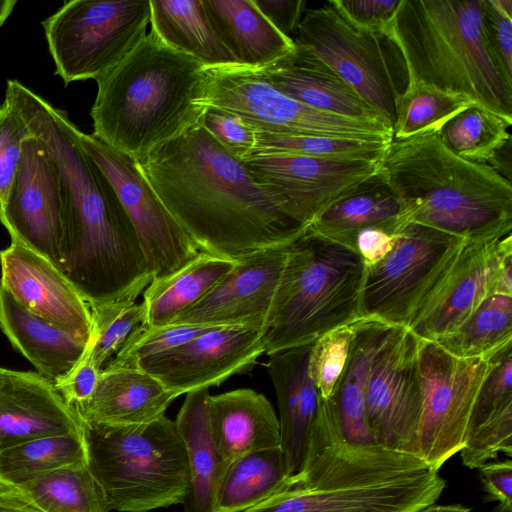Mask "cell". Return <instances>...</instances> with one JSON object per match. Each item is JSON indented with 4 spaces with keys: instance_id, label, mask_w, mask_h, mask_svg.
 <instances>
[{
    "instance_id": "1",
    "label": "cell",
    "mask_w": 512,
    "mask_h": 512,
    "mask_svg": "<svg viewBox=\"0 0 512 512\" xmlns=\"http://www.w3.org/2000/svg\"><path fill=\"white\" fill-rule=\"evenodd\" d=\"M7 98L53 154L63 187L61 271L90 306L143 293L152 277L134 226L104 172L76 139L65 111L18 80Z\"/></svg>"
},
{
    "instance_id": "2",
    "label": "cell",
    "mask_w": 512,
    "mask_h": 512,
    "mask_svg": "<svg viewBox=\"0 0 512 512\" xmlns=\"http://www.w3.org/2000/svg\"><path fill=\"white\" fill-rule=\"evenodd\" d=\"M141 171L200 251L238 260L289 245L307 229L202 126L138 161Z\"/></svg>"
},
{
    "instance_id": "3",
    "label": "cell",
    "mask_w": 512,
    "mask_h": 512,
    "mask_svg": "<svg viewBox=\"0 0 512 512\" xmlns=\"http://www.w3.org/2000/svg\"><path fill=\"white\" fill-rule=\"evenodd\" d=\"M445 485L420 457L346 441L321 398L302 469L250 512H418L436 504Z\"/></svg>"
},
{
    "instance_id": "4",
    "label": "cell",
    "mask_w": 512,
    "mask_h": 512,
    "mask_svg": "<svg viewBox=\"0 0 512 512\" xmlns=\"http://www.w3.org/2000/svg\"><path fill=\"white\" fill-rule=\"evenodd\" d=\"M207 68L152 31L97 81L90 112L96 137L139 161L201 122Z\"/></svg>"
},
{
    "instance_id": "5",
    "label": "cell",
    "mask_w": 512,
    "mask_h": 512,
    "mask_svg": "<svg viewBox=\"0 0 512 512\" xmlns=\"http://www.w3.org/2000/svg\"><path fill=\"white\" fill-rule=\"evenodd\" d=\"M381 171L405 204L409 223L472 242L511 234V182L486 163L456 156L438 133L392 139Z\"/></svg>"
},
{
    "instance_id": "6",
    "label": "cell",
    "mask_w": 512,
    "mask_h": 512,
    "mask_svg": "<svg viewBox=\"0 0 512 512\" xmlns=\"http://www.w3.org/2000/svg\"><path fill=\"white\" fill-rule=\"evenodd\" d=\"M482 16L483 0H401L383 35L407 80L464 94L512 124V80L487 43Z\"/></svg>"
},
{
    "instance_id": "7",
    "label": "cell",
    "mask_w": 512,
    "mask_h": 512,
    "mask_svg": "<svg viewBox=\"0 0 512 512\" xmlns=\"http://www.w3.org/2000/svg\"><path fill=\"white\" fill-rule=\"evenodd\" d=\"M365 265L352 249L308 229L286 247V259L262 327L267 355L310 345L362 318Z\"/></svg>"
},
{
    "instance_id": "8",
    "label": "cell",
    "mask_w": 512,
    "mask_h": 512,
    "mask_svg": "<svg viewBox=\"0 0 512 512\" xmlns=\"http://www.w3.org/2000/svg\"><path fill=\"white\" fill-rule=\"evenodd\" d=\"M83 425L88 465L110 510L149 512L184 503L188 459L175 421L164 415L142 425Z\"/></svg>"
},
{
    "instance_id": "9",
    "label": "cell",
    "mask_w": 512,
    "mask_h": 512,
    "mask_svg": "<svg viewBox=\"0 0 512 512\" xmlns=\"http://www.w3.org/2000/svg\"><path fill=\"white\" fill-rule=\"evenodd\" d=\"M150 0H72L42 22L66 84L106 75L146 36Z\"/></svg>"
},
{
    "instance_id": "10",
    "label": "cell",
    "mask_w": 512,
    "mask_h": 512,
    "mask_svg": "<svg viewBox=\"0 0 512 512\" xmlns=\"http://www.w3.org/2000/svg\"><path fill=\"white\" fill-rule=\"evenodd\" d=\"M465 240L408 223L392 250L365 267L362 315L408 328L452 267Z\"/></svg>"
},
{
    "instance_id": "11",
    "label": "cell",
    "mask_w": 512,
    "mask_h": 512,
    "mask_svg": "<svg viewBox=\"0 0 512 512\" xmlns=\"http://www.w3.org/2000/svg\"><path fill=\"white\" fill-rule=\"evenodd\" d=\"M293 41L327 64L393 125L394 101L403 90L400 80L407 84V73L389 39L353 26L328 2L305 13Z\"/></svg>"
},
{
    "instance_id": "12",
    "label": "cell",
    "mask_w": 512,
    "mask_h": 512,
    "mask_svg": "<svg viewBox=\"0 0 512 512\" xmlns=\"http://www.w3.org/2000/svg\"><path fill=\"white\" fill-rule=\"evenodd\" d=\"M207 105L239 116L252 128L275 135L391 141L392 128L327 114L276 89L260 70L241 65L208 69Z\"/></svg>"
},
{
    "instance_id": "13",
    "label": "cell",
    "mask_w": 512,
    "mask_h": 512,
    "mask_svg": "<svg viewBox=\"0 0 512 512\" xmlns=\"http://www.w3.org/2000/svg\"><path fill=\"white\" fill-rule=\"evenodd\" d=\"M490 367L488 358H459L434 341L419 339V456L434 469L462 449L474 402Z\"/></svg>"
},
{
    "instance_id": "14",
    "label": "cell",
    "mask_w": 512,
    "mask_h": 512,
    "mask_svg": "<svg viewBox=\"0 0 512 512\" xmlns=\"http://www.w3.org/2000/svg\"><path fill=\"white\" fill-rule=\"evenodd\" d=\"M74 133L114 187L134 226L152 280L172 273L200 252L159 199L137 160L76 126Z\"/></svg>"
},
{
    "instance_id": "15",
    "label": "cell",
    "mask_w": 512,
    "mask_h": 512,
    "mask_svg": "<svg viewBox=\"0 0 512 512\" xmlns=\"http://www.w3.org/2000/svg\"><path fill=\"white\" fill-rule=\"evenodd\" d=\"M418 341L408 328L392 326L373 358L365 403L375 444L420 457Z\"/></svg>"
},
{
    "instance_id": "16",
    "label": "cell",
    "mask_w": 512,
    "mask_h": 512,
    "mask_svg": "<svg viewBox=\"0 0 512 512\" xmlns=\"http://www.w3.org/2000/svg\"><path fill=\"white\" fill-rule=\"evenodd\" d=\"M63 209L56 160L46 144L31 135L23 142L12 184L0 205V222L11 240L42 255L61 271Z\"/></svg>"
},
{
    "instance_id": "17",
    "label": "cell",
    "mask_w": 512,
    "mask_h": 512,
    "mask_svg": "<svg viewBox=\"0 0 512 512\" xmlns=\"http://www.w3.org/2000/svg\"><path fill=\"white\" fill-rule=\"evenodd\" d=\"M245 165L262 189L288 214L308 226L381 168V162L376 161L289 154H257Z\"/></svg>"
},
{
    "instance_id": "18",
    "label": "cell",
    "mask_w": 512,
    "mask_h": 512,
    "mask_svg": "<svg viewBox=\"0 0 512 512\" xmlns=\"http://www.w3.org/2000/svg\"><path fill=\"white\" fill-rule=\"evenodd\" d=\"M263 353L262 327L220 326L141 359L135 367L180 396L219 386L231 376L247 372Z\"/></svg>"
},
{
    "instance_id": "19",
    "label": "cell",
    "mask_w": 512,
    "mask_h": 512,
    "mask_svg": "<svg viewBox=\"0 0 512 512\" xmlns=\"http://www.w3.org/2000/svg\"><path fill=\"white\" fill-rule=\"evenodd\" d=\"M0 285L30 313L88 343L89 303L49 260L17 241L0 251Z\"/></svg>"
},
{
    "instance_id": "20",
    "label": "cell",
    "mask_w": 512,
    "mask_h": 512,
    "mask_svg": "<svg viewBox=\"0 0 512 512\" xmlns=\"http://www.w3.org/2000/svg\"><path fill=\"white\" fill-rule=\"evenodd\" d=\"M286 247L238 259L216 286L170 324L263 327L282 275Z\"/></svg>"
},
{
    "instance_id": "21",
    "label": "cell",
    "mask_w": 512,
    "mask_h": 512,
    "mask_svg": "<svg viewBox=\"0 0 512 512\" xmlns=\"http://www.w3.org/2000/svg\"><path fill=\"white\" fill-rule=\"evenodd\" d=\"M498 240L465 241L447 275L408 327L417 338L436 341L452 333L492 295Z\"/></svg>"
},
{
    "instance_id": "22",
    "label": "cell",
    "mask_w": 512,
    "mask_h": 512,
    "mask_svg": "<svg viewBox=\"0 0 512 512\" xmlns=\"http://www.w3.org/2000/svg\"><path fill=\"white\" fill-rule=\"evenodd\" d=\"M81 417L34 372L6 369L0 387V451L34 439L82 433Z\"/></svg>"
},
{
    "instance_id": "23",
    "label": "cell",
    "mask_w": 512,
    "mask_h": 512,
    "mask_svg": "<svg viewBox=\"0 0 512 512\" xmlns=\"http://www.w3.org/2000/svg\"><path fill=\"white\" fill-rule=\"evenodd\" d=\"M311 345L272 353L266 365L277 395L279 447L289 477L303 467L321 402L308 373Z\"/></svg>"
},
{
    "instance_id": "24",
    "label": "cell",
    "mask_w": 512,
    "mask_h": 512,
    "mask_svg": "<svg viewBox=\"0 0 512 512\" xmlns=\"http://www.w3.org/2000/svg\"><path fill=\"white\" fill-rule=\"evenodd\" d=\"M259 70L276 89L310 108L392 128L346 81L302 46L295 44L287 56Z\"/></svg>"
},
{
    "instance_id": "25",
    "label": "cell",
    "mask_w": 512,
    "mask_h": 512,
    "mask_svg": "<svg viewBox=\"0 0 512 512\" xmlns=\"http://www.w3.org/2000/svg\"><path fill=\"white\" fill-rule=\"evenodd\" d=\"M491 367L479 389L468 421L462 464L479 468L500 452L512 456V342L490 358Z\"/></svg>"
},
{
    "instance_id": "26",
    "label": "cell",
    "mask_w": 512,
    "mask_h": 512,
    "mask_svg": "<svg viewBox=\"0 0 512 512\" xmlns=\"http://www.w3.org/2000/svg\"><path fill=\"white\" fill-rule=\"evenodd\" d=\"M208 418L220 474L247 453L280 446L279 419L270 401L255 390L210 395Z\"/></svg>"
},
{
    "instance_id": "27",
    "label": "cell",
    "mask_w": 512,
    "mask_h": 512,
    "mask_svg": "<svg viewBox=\"0 0 512 512\" xmlns=\"http://www.w3.org/2000/svg\"><path fill=\"white\" fill-rule=\"evenodd\" d=\"M177 397L140 368H103L92 398L76 411L86 422L142 425L164 416Z\"/></svg>"
},
{
    "instance_id": "28",
    "label": "cell",
    "mask_w": 512,
    "mask_h": 512,
    "mask_svg": "<svg viewBox=\"0 0 512 512\" xmlns=\"http://www.w3.org/2000/svg\"><path fill=\"white\" fill-rule=\"evenodd\" d=\"M408 223L405 204L380 168L318 215L309 229L355 251V239L361 230L381 228L399 234Z\"/></svg>"
},
{
    "instance_id": "29",
    "label": "cell",
    "mask_w": 512,
    "mask_h": 512,
    "mask_svg": "<svg viewBox=\"0 0 512 512\" xmlns=\"http://www.w3.org/2000/svg\"><path fill=\"white\" fill-rule=\"evenodd\" d=\"M0 329L38 374L53 385L69 375L88 345L24 309L1 285Z\"/></svg>"
},
{
    "instance_id": "30",
    "label": "cell",
    "mask_w": 512,
    "mask_h": 512,
    "mask_svg": "<svg viewBox=\"0 0 512 512\" xmlns=\"http://www.w3.org/2000/svg\"><path fill=\"white\" fill-rule=\"evenodd\" d=\"M353 328L349 357L329 400L343 438L352 444L373 445L366 416V386L373 358L392 326L362 317L353 322Z\"/></svg>"
},
{
    "instance_id": "31",
    "label": "cell",
    "mask_w": 512,
    "mask_h": 512,
    "mask_svg": "<svg viewBox=\"0 0 512 512\" xmlns=\"http://www.w3.org/2000/svg\"><path fill=\"white\" fill-rule=\"evenodd\" d=\"M203 3L239 65L259 70L294 50L293 39L280 33L253 0H203Z\"/></svg>"
},
{
    "instance_id": "32",
    "label": "cell",
    "mask_w": 512,
    "mask_h": 512,
    "mask_svg": "<svg viewBox=\"0 0 512 512\" xmlns=\"http://www.w3.org/2000/svg\"><path fill=\"white\" fill-rule=\"evenodd\" d=\"M151 31L168 47L207 69L239 65L214 26L203 0H150Z\"/></svg>"
},
{
    "instance_id": "33",
    "label": "cell",
    "mask_w": 512,
    "mask_h": 512,
    "mask_svg": "<svg viewBox=\"0 0 512 512\" xmlns=\"http://www.w3.org/2000/svg\"><path fill=\"white\" fill-rule=\"evenodd\" d=\"M237 260L200 251L172 273L153 279L143 291L147 326L172 323L184 310L203 298L235 266Z\"/></svg>"
},
{
    "instance_id": "34",
    "label": "cell",
    "mask_w": 512,
    "mask_h": 512,
    "mask_svg": "<svg viewBox=\"0 0 512 512\" xmlns=\"http://www.w3.org/2000/svg\"><path fill=\"white\" fill-rule=\"evenodd\" d=\"M209 398V389L187 393L175 420L185 446L189 469L184 512H214L220 459L209 425Z\"/></svg>"
},
{
    "instance_id": "35",
    "label": "cell",
    "mask_w": 512,
    "mask_h": 512,
    "mask_svg": "<svg viewBox=\"0 0 512 512\" xmlns=\"http://www.w3.org/2000/svg\"><path fill=\"white\" fill-rule=\"evenodd\" d=\"M291 478L280 447L247 453L220 474L214 512L246 510L286 488Z\"/></svg>"
},
{
    "instance_id": "36",
    "label": "cell",
    "mask_w": 512,
    "mask_h": 512,
    "mask_svg": "<svg viewBox=\"0 0 512 512\" xmlns=\"http://www.w3.org/2000/svg\"><path fill=\"white\" fill-rule=\"evenodd\" d=\"M87 464L84 431L38 438L0 451V482L20 485L61 468Z\"/></svg>"
},
{
    "instance_id": "37",
    "label": "cell",
    "mask_w": 512,
    "mask_h": 512,
    "mask_svg": "<svg viewBox=\"0 0 512 512\" xmlns=\"http://www.w3.org/2000/svg\"><path fill=\"white\" fill-rule=\"evenodd\" d=\"M472 106L476 103L464 94L407 80L405 88L394 101L393 139L439 133L450 119Z\"/></svg>"
},
{
    "instance_id": "38",
    "label": "cell",
    "mask_w": 512,
    "mask_h": 512,
    "mask_svg": "<svg viewBox=\"0 0 512 512\" xmlns=\"http://www.w3.org/2000/svg\"><path fill=\"white\" fill-rule=\"evenodd\" d=\"M434 342L459 358H490L512 342V296L486 297L457 329Z\"/></svg>"
},
{
    "instance_id": "39",
    "label": "cell",
    "mask_w": 512,
    "mask_h": 512,
    "mask_svg": "<svg viewBox=\"0 0 512 512\" xmlns=\"http://www.w3.org/2000/svg\"><path fill=\"white\" fill-rule=\"evenodd\" d=\"M44 512H110L89 465L61 468L15 485Z\"/></svg>"
},
{
    "instance_id": "40",
    "label": "cell",
    "mask_w": 512,
    "mask_h": 512,
    "mask_svg": "<svg viewBox=\"0 0 512 512\" xmlns=\"http://www.w3.org/2000/svg\"><path fill=\"white\" fill-rule=\"evenodd\" d=\"M510 126L496 114L472 106L450 119L438 135L456 156L487 164L511 139Z\"/></svg>"
},
{
    "instance_id": "41",
    "label": "cell",
    "mask_w": 512,
    "mask_h": 512,
    "mask_svg": "<svg viewBox=\"0 0 512 512\" xmlns=\"http://www.w3.org/2000/svg\"><path fill=\"white\" fill-rule=\"evenodd\" d=\"M391 141L323 136H287L255 130V147L252 156L257 154H289L324 159L381 162Z\"/></svg>"
},
{
    "instance_id": "42",
    "label": "cell",
    "mask_w": 512,
    "mask_h": 512,
    "mask_svg": "<svg viewBox=\"0 0 512 512\" xmlns=\"http://www.w3.org/2000/svg\"><path fill=\"white\" fill-rule=\"evenodd\" d=\"M136 297L121 298L90 306L92 332L87 353L102 370L118 352L131 332L144 321L143 303Z\"/></svg>"
},
{
    "instance_id": "43",
    "label": "cell",
    "mask_w": 512,
    "mask_h": 512,
    "mask_svg": "<svg viewBox=\"0 0 512 512\" xmlns=\"http://www.w3.org/2000/svg\"><path fill=\"white\" fill-rule=\"evenodd\" d=\"M220 326L168 324L138 325L104 368L135 367L141 359L160 354Z\"/></svg>"
},
{
    "instance_id": "44",
    "label": "cell",
    "mask_w": 512,
    "mask_h": 512,
    "mask_svg": "<svg viewBox=\"0 0 512 512\" xmlns=\"http://www.w3.org/2000/svg\"><path fill=\"white\" fill-rule=\"evenodd\" d=\"M353 337V323H350L329 331L311 345L308 373L324 400L332 396L344 371Z\"/></svg>"
},
{
    "instance_id": "45",
    "label": "cell",
    "mask_w": 512,
    "mask_h": 512,
    "mask_svg": "<svg viewBox=\"0 0 512 512\" xmlns=\"http://www.w3.org/2000/svg\"><path fill=\"white\" fill-rule=\"evenodd\" d=\"M32 134L17 108L5 98L0 106V205L4 203L22 154Z\"/></svg>"
},
{
    "instance_id": "46",
    "label": "cell",
    "mask_w": 512,
    "mask_h": 512,
    "mask_svg": "<svg viewBox=\"0 0 512 512\" xmlns=\"http://www.w3.org/2000/svg\"><path fill=\"white\" fill-rule=\"evenodd\" d=\"M201 124L238 160L245 163L252 157L255 147V129L239 116L208 106Z\"/></svg>"
},
{
    "instance_id": "47",
    "label": "cell",
    "mask_w": 512,
    "mask_h": 512,
    "mask_svg": "<svg viewBox=\"0 0 512 512\" xmlns=\"http://www.w3.org/2000/svg\"><path fill=\"white\" fill-rule=\"evenodd\" d=\"M482 19L487 43L512 80V0H483Z\"/></svg>"
},
{
    "instance_id": "48",
    "label": "cell",
    "mask_w": 512,
    "mask_h": 512,
    "mask_svg": "<svg viewBox=\"0 0 512 512\" xmlns=\"http://www.w3.org/2000/svg\"><path fill=\"white\" fill-rule=\"evenodd\" d=\"M401 0H332L337 11L353 26L383 35Z\"/></svg>"
},
{
    "instance_id": "49",
    "label": "cell",
    "mask_w": 512,
    "mask_h": 512,
    "mask_svg": "<svg viewBox=\"0 0 512 512\" xmlns=\"http://www.w3.org/2000/svg\"><path fill=\"white\" fill-rule=\"evenodd\" d=\"M100 373L101 370L94 365L86 349L84 356L69 375L54 387L70 407L78 410L92 398Z\"/></svg>"
},
{
    "instance_id": "50",
    "label": "cell",
    "mask_w": 512,
    "mask_h": 512,
    "mask_svg": "<svg viewBox=\"0 0 512 512\" xmlns=\"http://www.w3.org/2000/svg\"><path fill=\"white\" fill-rule=\"evenodd\" d=\"M486 499L497 502L496 512H512V461H489L478 468Z\"/></svg>"
},
{
    "instance_id": "51",
    "label": "cell",
    "mask_w": 512,
    "mask_h": 512,
    "mask_svg": "<svg viewBox=\"0 0 512 512\" xmlns=\"http://www.w3.org/2000/svg\"><path fill=\"white\" fill-rule=\"evenodd\" d=\"M269 22L283 35L290 37L302 19L304 0H253ZM292 39V38H291Z\"/></svg>"
},
{
    "instance_id": "52",
    "label": "cell",
    "mask_w": 512,
    "mask_h": 512,
    "mask_svg": "<svg viewBox=\"0 0 512 512\" xmlns=\"http://www.w3.org/2000/svg\"><path fill=\"white\" fill-rule=\"evenodd\" d=\"M398 235L381 228L363 229L356 236L355 252L365 267L373 266L392 250Z\"/></svg>"
},
{
    "instance_id": "53",
    "label": "cell",
    "mask_w": 512,
    "mask_h": 512,
    "mask_svg": "<svg viewBox=\"0 0 512 512\" xmlns=\"http://www.w3.org/2000/svg\"><path fill=\"white\" fill-rule=\"evenodd\" d=\"M0 512H44L15 485L0 482Z\"/></svg>"
},
{
    "instance_id": "54",
    "label": "cell",
    "mask_w": 512,
    "mask_h": 512,
    "mask_svg": "<svg viewBox=\"0 0 512 512\" xmlns=\"http://www.w3.org/2000/svg\"><path fill=\"white\" fill-rule=\"evenodd\" d=\"M487 164L511 182V139L494 154Z\"/></svg>"
},
{
    "instance_id": "55",
    "label": "cell",
    "mask_w": 512,
    "mask_h": 512,
    "mask_svg": "<svg viewBox=\"0 0 512 512\" xmlns=\"http://www.w3.org/2000/svg\"><path fill=\"white\" fill-rule=\"evenodd\" d=\"M418 512H470V509L460 504L430 505Z\"/></svg>"
},
{
    "instance_id": "56",
    "label": "cell",
    "mask_w": 512,
    "mask_h": 512,
    "mask_svg": "<svg viewBox=\"0 0 512 512\" xmlns=\"http://www.w3.org/2000/svg\"><path fill=\"white\" fill-rule=\"evenodd\" d=\"M16 3L15 0H0V27L8 18Z\"/></svg>"
},
{
    "instance_id": "57",
    "label": "cell",
    "mask_w": 512,
    "mask_h": 512,
    "mask_svg": "<svg viewBox=\"0 0 512 512\" xmlns=\"http://www.w3.org/2000/svg\"><path fill=\"white\" fill-rule=\"evenodd\" d=\"M5 371H6V369L0 367V387H1V384H2L3 379H4Z\"/></svg>"
}]
</instances>
